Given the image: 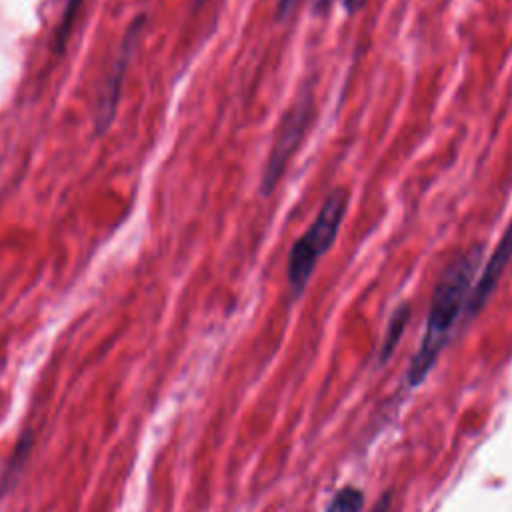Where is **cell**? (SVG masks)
Here are the masks:
<instances>
[{"label": "cell", "mask_w": 512, "mask_h": 512, "mask_svg": "<svg viewBox=\"0 0 512 512\" xmlns=\"http://www.w3.org/2000/svg\"><path fill=\"white\" fill-rule=\"evenodd\" d=\"M480 260L482 248L470 246L464 252H460L440 274L432 290L422 342L416 354L412 356L406 374L408 384L412 388L420 386L428 378L442 348L446 346L460 314L466 308L472 290V280L478 272Z\"/></svg>", "instance_id": "cell-1"}, {"label": "cell", "mask_w": 512, "mask_h": 512, "mask_svg": "<svg viewBox=\"0 0 512 512\" xmlns=\"http://www.w3.org/2000/svg\"><path fill=\"white\" fill-rule=\"evenodd\" d=\"M348 208V192L344 188L332 190L308 230L294 242L288 254V286L298 296L310 282L318 260L334 244Z\"/></svg>", "instance_id": "cell-2"}, {"label": "cell", "mask_w": 512, "mask_h": 512, "mask_svg": "<svg viewBox=\"0 0 512 512\" xmlns=\"http://www.w3.org/2000/svg\"><path fill=\"white\" fill-rule=\"evenodd\" d=\"M314 106H316L314 104V90L310 86H304L300 90V94L294 98L292 106L280 118L276 138L270 146V154H268V158L264 162V170H262L260 192L264 196L274 192V188L278 186L290 158L294 156L300 142L304 140V136H306V132L312 124Z\"/></svg>", "instance_id": "cell-3"}, {"label": "cell", "mask_w": 512, "mask_h": 512, "mask_svg": "<svg viewBox=\"0 0 512 512\" xmlns=\"http://www.w3.org/2000/svg\"><path fill=\"white\" fill-rule=\"evenodd\" d=\"M144 22H146V18L140 14L126 28L124 40L118 48V54L114 56L112 68H110V72L106 76V82L100 90V96H98V102H96V116H94V128H96L98 134L106 132L110 128V124L114 122L116 108H118V98H120V90H122V82H124V72L128 68V62H130L132 54H134V48H136V42L140 38L142 28H144Z\"/></svg>", "instance_id": "cell-4"}, {"label": "cell", "mask_w": 512, "mask_h": 512, "mask_svg": "<svg viewBox=\"0 0 512 512\" xmlns=\"http://www.w3.org/2000/svg\"><path fill=\"white\" fill-rule=\"evenodd\" d=\"M510 260H512V220L506 226V230H504L502 238L498 240L496 248L492 250L488 262L484 264L474 288L470 290V296H468V302H466V308H464L466 320L474 318L484 308V304L492 296L502 272L508 268Z\"/></svg>", "instance_id": "cell-5"}, {"label": "cell", "mask_w": 512, "mask_h": 512, "mask_svg": "<svg viewBox=\"0 0 512 512\" xmlns=\"http://www.w3.org/2000/svg\"><path fill=\"white\" fill-rule=\"evenodd\" d=\"M408 318H410V306L408 304H400L392 312L388 328H386L382 344H380V350H378V364H384L394 354V350H396V346H398V342H400V338L406 330Z\"/></svg>", "instance_id": "cell-6"}, {"label": "cell", "mask_w": 512, "mask_h": 512, "mask_svg": "<svg viewBox=\"0 0 512 512\" xmlns=\"http://www.w3.org/2000/svg\"><path fill=\"white\" fill-rule=\"evenodd\" d=\"M82 4L84 0H64V6H62V16L58 20V26H56V34H54V52L56 54H62L68 46V38L72 34V28L76 24V18L82 10Z\"/></svg>", "instance_id": "cell-7"}, {"label": "cell", "mask_w": 512, "mask_h": 512, "mask_svg": "<svg viewBox=\"0 0 512 512\" xmlns=\"http://www.w3.org/2000/svg\"><path fill=\"white\" fill-rule=\"evenodd\" d=\"M364 492L356 486L340 488L326 506V512H362Z\"/></svg>", "instance_id": "cell-8"}, {"label": "cell", "mask_w": 512, "mask_h": 512, "mask_svg": "<svg viewBox=\"0 0 512 512\" xmlns=\"http://www.w3.org/2000/svg\"><path fill=\"white\" fill-rule=\"evenodd\" d=\"M300 0H278V8H276V18L278 20H286L298 6Z\"/></svg>", "instance_id": "cell-9"}, {"label": "cell", "mask_w": 512, "mask_h": 512, "mask_svg": "<svg viewBox=\"0 0 512 512\" xmlns=\"http://www.w3.org/2000/svg\"><path fill=\"white\" fill-rule=\"evenodd\" d=\"M390 502H392V496H390V492L386 490V492L378 498V502L374 504L372 512H390Z\"/></svg>", "instance_id": "cell-10"}, {"label": "cell", "mask_w": 512, "mask_h": 512, "mask_svg": "<svg viewBox=\"0 0 512 512\" xmlns=\"http://www.w3.org/2000/svg\"><path fill=\"white\" fill-rule=\"evenodd\" d=\"M366 2H368V0H344V8H346L348 14H354V12H358Z\"/></svg>", "instance_id": "cell-11"}, {"label": "cell", "mask_w": 512, "mask_h": 512, "mask_svg": "<svg viewBox=\"0 0 512 512\" xmlns=\"http://www.w3.org/2000/svg\"><path fill=\"white\" fill-rule=\"evenodd\" d=\"M332 2H334V0H314V12H316V14H324V12H328Z\"/></svg>", "instance_id": "cell-12"}, {"label": "cell", "mask_w": 512, "mask_h": 512, "mask_svg": "<svg viewBox=\"0 0 512 512\" xmlns=\"http://www.w3.org/2000/svg\"><path fill=\"white\" fill-rule=\"evenodd\" d=\"M204 2H206V0H196V2H194V6L198 8V6H200V4H204Z\"/></svg>", "instance_id": "cell-13"}]
</instances>
